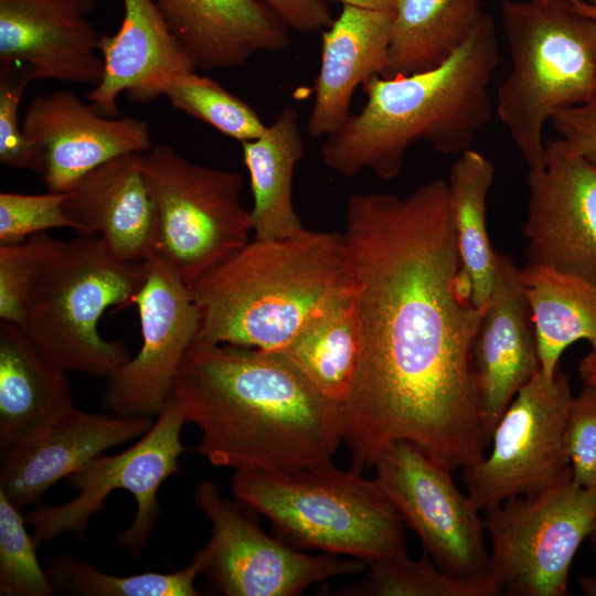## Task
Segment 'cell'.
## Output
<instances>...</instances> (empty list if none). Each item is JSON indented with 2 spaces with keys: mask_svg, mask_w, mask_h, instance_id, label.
I'll return each instance as SVG.
<instances>
[{
  "mask_svg": "<svg viewBox=\"0 0 596 596\" xmlns=\"http://www.w3.org/2000/svg\"><path fill=\"white\" fill-rule=\"evenodd\" d=\"M362 336L359 373L341 405L353 471L409 441L454 471L489 440L475 397L471 350L485 308L472 300L445 180L407 196L358 193L345 232Z\"/></svg>",
  "mask_w": 596,
  "mask_h": 596,
  "instance_id": "1",
  "label": "cell"
},
{
  "mask_svg": "<svg viewBox=\"0 0 596 596\" xmlns=\"http://www.w3.org/2000/svg\"><path fill=\"white\" fill-rule=\"evenodd\" d=\"M172 398L202 437L195 451L238 470L294 471L332 464L341 405L319 393L280 351L194 340Z\"/></svg>",
  "mask_w": 596,
  "mask_h": 596,
  "instance_id": "2",
  "label": "cell"
},
{
  "mask_svg": "<svg viewBox=\"0 0 596 596\" xmlns=\"http://www.w3.org/2000/svg\"><path fill=\"white\" fill-rule=\"evenodd\" d=\"M500 60L494 21L485 15L466 43L441 65L394 77L374 76L366 97L321 146L324 164L343 177L363 170L395 179L418 141L443 155H460L492 117L489 86Z\"/></svg>",
  "mask_w": 596,
  "mask_h": 596,
  "instance_id": "3",
  "label": "cell"
},
{
  "mask_svg": "<svg viewBox=\"0 0 596 596\" xmlns=\"http://www.w3.org/2000/svg\"><path fill=\"white\" fill-rule=\"evenodd\" d=\"M354 287L344 234L254 238L188 286L195 340L280 351Z\"/></svg>",
  "mask_w": 596,
  "mask_h": 596,
  "instance_id": "4",
  "label": "cell"
},
{
  "mask_svg": "<svg viewBox=\"0 0 596 596\" xmlns=\"http://www.w3.org/2000/svg\"><path fill=\"white\" fill-rule=\"evenodd\" d=\"M234 498L266 517L279 539L366 565L407 554L405 523L375 478L332 464L294 471H235Z\"/></svg>",
  "mask_w": 596,
  "mask_h": 596,
  "instance_id": "5",
  "label": "cell"
},
{
  "mask_svg": "<svg viewBox=\"0 0 596 596\" xmlns=\"http://www.w3.org/2000/svg\"><path fill=\"white\" fill-rule=\"evenodd\" d=\"M511 68L496 110L529 170L544 166L545 124L596 91V21L570 0H505Z\"/></svg>",
  "mask_w": 596,
  "mask_h": 596,
  "instance_id": "6",
  "label": "cell"
},
{
  "mask_svg": "<svg viewBox=\"0 0 596 596\" xmlns=\"http://www.w3.org/2000/svg\"><path fill=\"white\" fill-rule=\"evenodd\" d=\"M146 278L142 262L117 258L96 234L57 241L35 274L20 328L66 372L106 379L131 355L100 336L99 319L132 305Z\"/></svg>",
  "mask_w": 596,
  "mask_h": 596,
  "instance_id": "7",
  "label": "cell"
},
{
  "mask_svg": "<svg viewBox=\"0 0 596 596\" xmlns=\"http://www.w3.org/2000/svg\"><path fill=\"white\" fill-rule=\"evenodd\" d=\"M141 170L159 220L158 254L187 286L249 242L238 172L194 163L167 145L143 153Z\"/></svg>",
  "mask_w": 596,
  "mask_h": 596,
  "instance_id": "8",
  "label": "cell"
},
{
  "mask_svg": "<svg viewBox=\"0 0 596 596\" xmlns=\"http://www.w3.org/2000/svg\"><path fill=\"white\" fill-rule=\"evenodd\" d=\"M596 518V492L572 473L485 510L490 574L512 596H566L574 556Z\"/></svg>",
  "mask_w": 596,
  "mask_h": 596,
  "instance_id": "9",
  "label": "cell"
},
{
  "mask_svg": "<svg viewBox=\"0 0 596 596\" xmlns=\"http://www.w3.org/2000/svg\"><path fill=\"white\" fill-rule=\"evenodd\" d=\"M185 421L173 398L155 418L151 428L128 449L99 454L64 480L78 494L57 504H39L24 514L32 525L38 550L63 533L85 540L92 517L104 509L107 497L117 489L130 492L137 510L130 525L117 535V544L129 556L139 558L162 515L158 491L163 482L180 472L179 457L187 450L181 440Z\"/></svg>",
  "mask_w": 596,
  "mask_h": 596,
  "instance_id": "10",
  "label": "cell"
},
{
  "mask_svg": "<svg viewBox=\"0 0 596 596\" xmlns=\"http://www.w3.org/2000/svg\"><path fill=\"white\" fill-rule=\"evenodd\" d=\"M194 500L212 524L209 543L196 551L200 576L205 577L210 594L296 596L331 577L366 570L361 560L307 554L268 535L254 508L222 496L212 480L198 485Z\"/></svg>",
  "mask_w": 596,
  "mask_h": 596,
  "instance_id": "11",
  "label": "cell"
},
{
  "mask_svg": "<svg viewBox=\"0 0 596 596\" xmlns=\"http://www.w3.org/2000/svg\"><path fill=\"white\" fill-rule=\"evenodd\" d=\"M570 376L540 369L499 418L489 454L461 469L467 494L485 511L507 499L533 496L571 472L563 430L573 398Z\"/></svg>",
  "mask_w": 596,
  "mask_h": 596,
  "instance_id": "12",
  "label": "cell"
},
{
  "mask_svg": "<svg viewBox=\"0 0 596 596\" xmlns=\"http://www.w3.org/2000/svg\"><path fill=\"white\" fill-rule=\"evenodd\" d=\"M373 467L403 522L439 568L457 577L491 575L483 518L450 470L409 441L389 447Z\"/></svg>",
  "mask_w": 596,
  "mask_h": 596,
  "instance_id": "13",
  "label": "cell"
},
{
  "mask_svg": "<svg viewBox=\"0 0 596 596\" xmlns=\"http://www.w3.org/2000/svg\"><path fill=\"white\" fill-rule=\"evenodd\" d=\"M142 263L147 278L134 298L141 348L105 379L102 405L117 416L155 419L172 397L200 316L188 286L161 255L155 253Z\"/></svg>",
  "mask_w": 596,
  "mask_h": 596,
  "instance_id": "14",
  "label": "cell"
},
{
  "mask_svg": "<svg viewBox=\"0 0 596 596\" xmlns=\"http://www.w3.org/2000/svg\"><path fill=\"white\" fill-rule=\"evenodd\" d=\"M526 183L528 263L596 283V164L550 140Z\"/></svg>",
  "mask_w": 596,
  "mask_h": 596,
  "instance_id": "15",
  "label": "cell"
},
{
  "mask_svg": "<svg viewBox=\"0 0 596 596\" xmlns=\"http://www.w3.org/2000/svg\"><path fill=\"white\" fill-rule=\"evenodd\" d=\"M21 124L43 152L42 178L50 192L65 193L105 162L153 147L145 120L105 117L67 89L34 97Z\"/></svg>",
  "mask_w": 596,
  "mask_h": 596,
  "instance_id": "16",
  "label": "cell"
},
{
  "mask_svg": "<svg viewBox=\"0 0 596 596\" xmlns=\"http://www.w3.org/2000/svg\"><path fill=\"white\" fill-rule=\"evenodd\" d=\"M519 270L511 257L496 252L494 285L472 343L475 397L489 443L508 405L541 369Z\"/></svg>",
  "mask_w": 596,
  "mask_h": 596,
  "instance_id": "17",
  "label": "cell"
},
{
  "mask_svg": "<svg viewBox=\"0 0 596 596\" xmlns=\"http://www.w3.org/2000/svg\"><path fill=\"white\" fill-rule=\"evenodd\" d=\"M96 0H0V61L28 65L35 79L96 86L100 35L88 20Z\"/></svg>",
  "mask_w": 596,
  "mask_h": 596,
  "instance_id": "18",
  "label": "cell"
},
{
  "mask_svg": "<svg viewBox=\"0 0 596 596\" xmlns=\"http://www.w3.org/2000/svg\"><path fill=\"white\" fill-rule=\"evenodd\" d=\"M153 422L74 407L39 437L0 448V490L20 510L41 503L57 481L107 449L140 438Z\"/></svg>",
  "mask_w": 596,
  "mask_h": 596,
  "instance_id": "19",
  "label": "cell"
},
{
  "mask_svg": "<svg viewBox=\"0 0 596 596\" xmlns=\"http://www.w3.org/2000/svg\"><path fill=\"white\" fill-rule=\"evenodd\" d=\"M139 153L114 158L66 192L63 210L78 234H99L119 259L143 262L159 247V220Z\"/></svg>",
  "mask_w": 596,
  "mask_h": 596,
  "instance_id": "20",
  "label": "cell"
},
{
  "mask_svg": "<svg viewBox=\"0 0 596 596\" xmlns=\"http://www.w3.org/2000/svg\"><path fill=\"white\" fill-rule=\"evenodd\" d=\"M118 31L100 35L103 60L99 83L87 95L105 117H119L117 98L127 93L135 103L155 99L158 85L171 75L196 70L182 49L155 0H123Z\"/></svg>",
  "mask_w": 596,
  "mask_h": 596,
  "instance_id": "21",
  "label": "cell"
},
{
  "mask_svg": "<svg viewBox=\"0 0 596 596\" xmlns=\"http://www.w3.org/2000/svg\"><path fill=\"white\" fill-rule=\"evenodd\" d=\"M394 10L342 6L330 26L321 31V56L313 84V102L306 132L326 138L352 115L354 91L374 76H383Z\"/></svg>",
  "mask_w": 596,
  "mask_h": 596,
  "instance_id": "22",
  "label": "cell"
},
{
  "mask_svg": "<svg viewBox=\"0 0 596 596\" xmlns=\"http://www.w3.org/2000/svg\"><path fill=\"white\" fill-rule=\"evenodd\" d=\"M155 2L195 68H233L289 45L290 29L262 0Z\"/></svg>",
  "mask_w": 596,
  "mask_h": 596,
  "instance_id": "23",
  "label": "cell"
},
{
  "mask_svg": "<svg viewBox=\"0 0 596 596\" xmlns=\"http://www.w3.org/2000/svg\"><path fill=\"white\" fill-rule=\"evenodd\" d=\"M75 407L67 372L17 324H0V448L44 434Z\"/></svg>",
  "mask_w": 596,
  "mask_h": 596,
  "instance_id": "24",
  "label": "cell"
},
{
  "mask_svg": "<svg viewBox=\"0 0 596 596\" xmlns=\"http://www.w3.org/2000/svg\"><path fill=\"white\" fill-rule=\"evenodd\" d=\"M241 146L253 194L249 213L254 238H286L301 233L306 227L292 203L294 174L305 153L298 110L286 106L263 135Z\"/></svg>",
  "mask_w": 596,
  "mask_h": 596,
  "instance_id": "25",
  "label": "cell"
},
{
  "mask_svg": "<svg viewBox=\"0 0 596 596\" xmlns=\"http://www.w3.org/2000/svg\"><path fill=\"white\" fill-rule=\"evenodd\" d=\"M519 281L545 376L555 375L562 353L577 341L596 354V283L531 263L519 270Z\"/></svg>",
  "mask_w": 596,
  "mask_h": 596,
  "instance_id": "26",
  "label": "cell"
},
{
  "mask_svg": "<svg viewBox=\"0 0 596 596\" xmlns=\"http://www.w3.org/2000/svg\"><path fill=\"white\" fill-rule=\"evenodd\" d=\"M479 0H397L383 77L435 68L485 18Z\"/></svg>",
  "mask_w": 596,
  "mask_h": 596,
  "instance_id": "27",
  "label": "cell"
},
{
  "mask_svg": "<svg viewBox=\"0 0 596 596\" xmlns=\"http://www.w3.org/2000/svg\"><path fill=\"white\" fill-rule=\"evenodd\" d=\"M354 290L280 350L319 393L340 405L352 392L362 358Z\"/></svg>",
  "mask_w": 596,
  "mask_h": 596,
  "instance_id": "28",
  "label": "cell"
},
{
  "mask_svg": "<svg viewBox=\"0 0 596 596\" xmlns=\"http://www.w3.org/2000/svg\"><path fill=\"white\" fill-rule=\"evenodd\" d=\"M494 168L480 152L468 149L450 167L447 189L461 265L473 304L485 308L496 280V252L487 227V200Z\"/></svg>",
  "mask_w": 596,
  "mask_h": 596,
  "instance_id": "29",
  "label": "cell"
},
{
  "mask_svg": "<svg viewBox=\"0 0 596 596\" xmlns=\"http://www.w3.org/2000/svg\"><path fill=\"white\" fill-rule=\"evenodd\" d=\"M364 578L341 587V596H497L501 588L492 575L457 577L439 568L423 552L418 560L407 554L366 565Z\"/></svg>",
  "mask_w": 596,
  "mask_h": 596,
  "instance_id": "30",
  "label": "cell"
},
{
  "mask_svg": "<svg viewBox=\"0 0 596 596\" xmlns=\"http://www.w3.org/2000/svg\"><path fill=\"white\" fill-rule=\"evenodd\" d=\"M44 570L56 593L75 596L201 595L194 586L195 578L200 576V558L196 553L189 565L171 573L111 575L67 553L52 558Z\"/></svg>",
  "mask_w": 596,
  "mask_h": 596,
  "instance_id": "31",
  "label": "cell"
},
{
  "mask_svg": "<svg viewBox=\"0 0 596 596\" xmlns=\"http://www.w3.org/2000/svg\"><path fill=\"white\" fill-rule=\"evenodd\" d=\"M159 96L240 142L258 138L267 127L252 106L195 70L166 78L156 88L155 98Z\"/></svg>",
  "mask_w": 596,
  "mask_h": 596,
  "instance_id": "32",
  "label": "cell"
},
{
  "mask_svg": "<svg viewBox=\"0 0 596 596\" xmlns=\"http://www.w3.org/2000/svg\"><path fill=\"white\" fill-rule=\"evenodd\" d=\"M25 524L24 514L0 490V595L53 596L56 592Z\"/></svg>",
  "mask_w": 596,
  "mask_h": 596,
  "instance_id": "33",
  "label": "cell"
},
{
  "mask_svg": "<svg viewBox=\"0 0 596 596\" xmlns=\"http://www.w3.org/2000/svg\"><path fill=\"white\" fill-rule=\"evenodd\" d=\"M32 70L21 63L0 66V162L14 169L44 172L41 148L29 139L19 123V106L28 85L34 81Z\"/></svg>",
  "mask_w": 596,
  "mask_h": 596,
  "instance_id": "34",
  "label": "cell"
},
{
  "mask_svg": "<svg viewBox=\"0 0 596 596\" xmlns=\"http://www.w3.org/2000/svg\"><path fill=\"white\" fill-rule=\"evenodd\" d=\"M57 240L46 232L18 244H0V319L23 326L35 274Z\"/></svg>",
  "mask_w": 596,
  "mask_h": 596,
  "instance_id": "35",
  "label": "cell"
},
{
  "mask_svg": "<svg viewBox=\"0 0 596 596\" xmlns=\"http://www.w3.org/2000/svg\"><path fill=\"white\" fill-rule=\"evenodd\" d=\"M65 193H0V244H18L52 228H72L63 210Z\"/></svg>",
  "mask_w": 596,
  "mask_h": 596,
  "instance_id": "36",
  "label": "cell"
},
{
  "mask_svg": "<svg viewBox=\"0 0 596 596\" xmlns=\"http://www.w3.org/2000/svg\"><path fill=\"white\" fill-rule=\"evenodd\" d=\"M572 479L596 492V384L583 383L573 396L563 430Z\"/></svg>",
  "mask_w": 596,
  "mask_h": 596,
  "instance_id": "37",
  "label": "cell"
},
{
  "mask_svg": "<svg viewBox=\"0 0 596 596\" xmlns=\"http://www.w3.org/2000/svg\"><path fill=\"white\" fill-rule=\"evenodd\" d=\"M550 121L558 139L596 164V91L586 102L558 111Z\"/></svg>",
  "mask_w": 596,
  "mask_h": 596,
  "instance_id": "38",
  "label": "cell"
},
{
  "mask_svg": "<svg viewBox=\"0 0 596 596\" xmlns=\"http://www.w3.org/2000/svg\"><path fill=\"white\" fill-rule=\"evenodd\" d=\"M290 30L301 33L323 31L333 21L326 0H262Z\"/></svg>",
  "mask_w": 596,
  "mask_h": 596,
  "instance_id": "39",
  "label": "cell"
},
{
  "mask_svg": "<svg viewBox=\"0 0 596 596\" xmlns=\"http://www.w3.org/2000/svg\"><path fill=\"white\" fill-rule=\"evenodd\" d=\"M327 1V0H326ZM342 3V6H353L371 10H394L397 0H328Z\"/></svg>",
  "mask_w": 596,
  "mask_h": 596,
  "instance_id": "40",
  "label": "cell"
},
{
  "mask_svg": "<svg viewBox=\"0 0 596 596\" xmlns=\"http://www.w3.org/2000/svg\"><path fill=\"white\" fill-rule=\"evenodd\" d=\"M578 371L583 383L596 384V354L589 352L581 359Z\"/></svg>",
  "mask_w": 596,
  "mask_h": 596,
  "instance_id": "41",
  "label": "cell"
},
{
  "mask_svg": "<svg viewBox=\"0 0 596 596\" xmlns=\"http://www.w3.org/2000/svg\"><path fill=\"white\" fill-rule=\"evenodd\" d=\"M581 590L587 596H596V576L582 574L577 578Z\"/></svg>",
  "mask_w": 596,
  "mask_h": 596,
  "instance_id": "42",
  "label": "cell"
},
{
  "mask_svg": "<svg viewBox=\"0 0 596 596\" xmlns=\"http://www.w3.org/2000/svg\"><path fill=\"white\" fill-rule=\"evenodd\" d=\"M573 7L579 12L593 18L596 21V8L584 0H570Z\"/></svg>",
  "mask_w": 596,
  "mask_h": 596,
  "instance_id": "43",
  "label": "cell"
},
{
  "mask_svg": "<svg viewBox=\"0 0 596 596\" xmlns=\"http://www.w3.org/2000/svg\"><path fill=\"white\" fill-rule=\"evenodd\" d=\"M587 540H588L590 550H592L593 553L596 555V518H595L593 528H592V530H590V533H589Z\"/></svg>",
  "mask_w": 596,
  "mask_h": 596,
  "instance_id": "44",
  "label": "cell"
},
{
  "mask_svg": "<svg viewBox=\"0 0 596 596\" xmlns=\"http://www.w3.org/2000/svg\"><path fill=\"white\" fill-rule=\"evenodd\" d=\"M587 2L596 8V0H587Z\"/></svg>",
  "mask_w": 596,
  "mask_h": 596,
  "instance_id": "45",
  "label": "cell"
}]
</instances>
